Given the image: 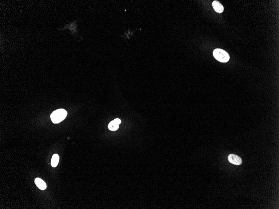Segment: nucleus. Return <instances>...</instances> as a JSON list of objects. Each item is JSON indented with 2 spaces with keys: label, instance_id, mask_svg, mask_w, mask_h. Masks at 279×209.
<instances>
[{
  "label": "nucleus",
  "instance_id": "1",
  "mask_svg": "<svg viewBox=\"0 0 279 209\" xmlns=\"http://www.w3.org/2000/svg\"><path fill=\"white\" fill-rule=\"evenodd\" d=\"M79 22L78 21H74L73 22L68 21V24H67L63 28H57V30H65L69 29L70 31L71 34L73 36L74 40L77 41H81L83 40L82 36L77 31V24Z\"/></svg>",
  "mask_w": 279,
  "mask_h": 209
},
{
  "label": "nucleus",
  "instance_id": "2",
  "mask_svg": "<svg viewBox=\"0 0 279 209\" xmlns=\"http://www.w3.org/2000/svg\"><path fill=\"white\" fill-rule=\"evenodd\" d=\"M67 113L65 110L61 109L53 112L50 116L53 123L58 124L64 120L66 117Z\"/></svg>",
  "mask_w": 279,
  "mask_h": 209
},
{
  "label": "nucleus",
  "instance_id": "3",
  "mask_svg": "<svg viewBox=\"0 0 279 209\" xmlns=\"http://www.w3.org/2000/svg\"><path fill=\"white\" fill-rule=\"evenodd\" d=\"M213 55L217 60L221 62H227L230 59L229 53L222 49H215L213 51Z\"/></svg>",
  "mask_w": 279,
  "mask_h": 209
},
{
  "label": "nucleus",
  "instance_id": "4",
  "mask_svg": "<svg viewBox=\"0 0 279 209\" xmlns=\"http://www.w3.org/2000/svg\"><path fill=\"white\" fill-rule=\"evenodd\" d=\"M228 160L229 162L233 164L236 165H239L242 164L243 162L242 159L234 154H230L228 156Z\"/></svg>",
  "mask_w": 279,
  "mask_h": 209
},
{
  "label": "nucleus",
  "instance_id": "5",
  "mask_svg": "<svg viewBox=\"0 0 279 209\" xmlns=\"http://www.w3.org/2000/svg\"><path fill=\"white\" fill-rule=\"evenodd\" d=\"M212 6L215 11L218 13H221L224 11V8L220 2L214 1L212 3Z\"/></svg>",
  "mask_w": 279,
  "mask_h": 209
},
{
  "label": "nucleus",
  "instance_id": "6",
  "mask_svg": "<svg viewBox=\"0 0 279 209\" xmlns=\"http://www.w3.org/2000/svg\"><path fill=\"white\" fill-rule=\"evenodd\" d=\"M35 183L37 187L41 190H44L47 188V185L44 181L39 178H36L35 180Z\"/></svg>",
  "mask_w": 279,
  "mask_h": 209
},
{
  "label": "nucleus",
  "instance_id": "7",
  "mask_svg": "<svg viewBox=\"0 0 279 209\" xmlns=\"http://www.w3.org/2000/svg\"><path fill=\"white\" fill-rule=\"evenodd\" d=\"M59 157L57 154H54L51 160V165L53 167H55L59 163Z\"/></svg>",
  "mask_w": 279,
  "mask_h": 209
},
{
  "label": "nucleus",
  "instance_id": "8",
  "mask_svg": "<svg viewBox=\"0 0 279 209\" xmlns=\"http://www.w3.org/2000/svg\"><path fill=\"white\" fill-rule=\"evenodd\" d=\"M108 127L110 130L115 131L118 129L119 125L117 124L114 121H112L109 123Z\"/></svg>",
  "mask_w": 279,
  "mask_h": 209
},
{
  "label": "nucleus",
  "instance_id": "9",
  "mask_svg": "<svg viewBox=\"0 0 279 209\" xmlns=\"http://www.w3.org/2000/svg\"><path fill=\"white\" fill-rule=\"evenodd\" d=\"M114 121L118 125H119L120 124H121V120H120V119L116 118L115 119H114Z\"/></svg>",
  "mask_w": 279,
  "mask_h": 209
}]
</instances>
